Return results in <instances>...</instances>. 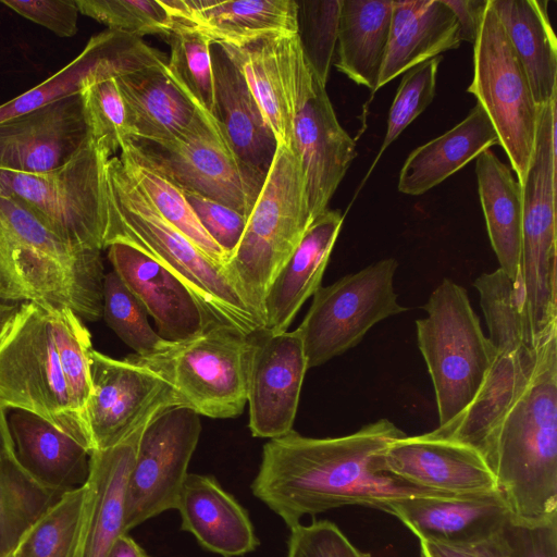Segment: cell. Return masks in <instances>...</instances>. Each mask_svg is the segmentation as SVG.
<instances>
[{
  "label": "cell",
  "mask_w": 557,
  "mask_h": 557,
  "mask_svg": "<svg viewBox=\"0 0 557 557\" xmlns=\"http://www.w3.org/2000/svg\"><path fill=\"white\" fill-rule=\"evenodd\" d=\"M405 433L388 419L337 437H307L296 431L271 438L250 487L255 497L290 529L302 517L359 505L389 512L411 496H451L416 486L383 470L387 445Z\"/></svg>",
  "instance_id": "6da1fadb"
},
{
  "label": "cell",
  "mask_w": 557,
  "mask_h": 557,
  "mask_svg": "<svg viewBox=\"0 0 557 557\" xmlns=\"http://www.w3.org/2000/svg\"><path fill=\"white\" fill-rule=\"evenodd\" d=\"M481 453L513 519L557 520V331L541 341L535 363Z\"/></svg>",
  "instance_id": "7a4b0ae2"
},
{
  "label": "cell",
  "mask_w": 557,
  "mask_h": 557,
  "mask_svg": "<svg viewBox=\"0 0 557 557\" xmlns=\"http://www.w3.org/2000/svg\"><path fill=\"white\" fill-rule=\"evenodd\" d=\"M103 246L127 244L176 275L209 317L245 336L263 332V322L248 305L227 270L201 252L151 205L119 157L104 169Z\"/></svg>",
  "instance_id": "3957f363"
},
{
  "label": "cell",
  "mask_w": 557,
  "mask_h": 557,
  "mask_svg": "<svg viewBox=\"0 0 557 557\" xmlns=\"http://www.w3.org/2000/svg\"><path fill=\"white\" fill-rule=\"evenodd\" d=\"M101 250L74 247L0 188V282L4 294L67 307L84 322L102 317Z\"/></svg>",
  "instance_id": "277c9868"
},
{
  "label": "cell",
  "mask_w": 557,
  "mask_h": 557,
  "mask_svg": "<svg viewBox=\"0 0 557 557\" xmlns=\"http://www.w3.org/2000/svg\"><path fill=\"white\" fill-rule=\"evenodd\" d=\"M311 223L300 162L290 148L278 144L243 236L225 265L262 322L265 294Z\"/></svg>",
  "instance_id": "5b68a950"
},
{
  "label": "cell",
  "mask_w": 557,
  "mask_h": 557,
  "mask_svg": "<svg viewBox=\"0 0 557 557\" xmlns=\"http://www.w3.org/2000/svg\"><path fill=\"white\" fill-rule=\"evenodd\" d=\"M416 321L418 347L434 388L438 426H444L475 400L495 357L465 287L445 277Z\"/></svg>",
  "instance_id": "8992f818"
},
{
  "label": "cell",
  "mask_w": 557,
  "mask_h": 557,
  "mask_svg": "<svg viewBox=\"0 0 557 557\" xmlns=\"http://www.w3.org/2000/svg\"><path fill=\"white\" fill-rule=\"evenodd\" d=\"M0 408L24 410L48 421L92 451L61 367L46 306L24 301L0 336Z\"/></svg>",
  "instance_id": "52a82bcc"
},
{
  "label": "cell",
  "mask_w": 557,
  "mask_h": 557,
  "mask_svg": "<svg viewBox=\"0 0 557 557\" xmlns=\"http://www.w3.org/2000/svg\"><path fill=\"white\" fill-rule=\"evenodd\" d=\"M255 335L212 323L202 333L153 354L126 358L169 383L182 405L215 419L235 418L247 404Z\"/></svg>",
  "instance_id": "ba28073f"
},
{
  "label": "cell",
  "mask_w": 557,
  "mask_h": 557,
  "mask_svg": "<svg viewBox=\"0 0 557 557\" xmlns=\"http://www.w3.org/2000/svg\"><path fill=\"white\" fill-rule=\"evenodd\" d=\"M556 100L539 108L522 188L521 304L535 342L557 330Z\"/></svg>",
  "instance_id": "9c48e42d"
},
{
  "label": "cell",
  "mask_w": 557,
  "mask_h": 557,
  "mask_svg": "<svg viewBox=\"0 0 557 557\" xmlns=\"http://www.w3.org/2000/svg\"><path fill=\"white\" fill-rule=\"evenodd\" d=\"M110 156L88 136L62 165L44 173L0 169V188L67 244L104 249V169Z\"/></svg>",
  "instance_id": "30bf717a"
},
{
  "label": "cell",
  "mask_w": 557,
  "mask_h": 557,
  "mask_svg": "<svg viewBox=\"0 0 557 557\" xmlns=\"http://www.w3.org/2000/svg\"><path fill=\"white\" fill-rule=\"evenodd\" d=\"M467 91L475 96L487 113L522 185L534 153L539 107L490 0L473 42V78Z\"/></svg>",
  "instance_id": "8fae6325"
},
{
  "label": "cell",
  "mask_w": 557,
  "mask_h": 557,
  "mask_svg": "<svg viewBox=\"0 0 557 557\" xmlns=\"http://www.w3.org/2000/svg\"><path fill=\"white\" fill-rule=\"evenodd\" d=\"M397 268L396 259L385 258L314 293L297 327L308 369L343 355L376 323L408 310L394 289Z\"/></svg>",
  "instance_id": "7c38bea8"
},
{
  "label": "cell",
  "mask_w": 557,
  "mask_h": 557,
  "mask_svg": "<svg viewBox=\"0 0 557 557\" xmlns=\"http://www.w3.org/2000/svg\"><path fill=\"white\" fill-rule=\"evenodd\" d=\"M122 147L181 189L216 200L247 219L264 181L236 157L210 114L181 138L129 139Z\"/></svg>",
  "instance_id": "4fadbf2b"
},
{
  "label": "cell",
  "mask_w": 557,
  "mask_h": 557,
  "mask_svg": "<svg viewBox=\"0 0 557 557\" xmlns=\"http://www.w3.org/2000/svg\"><path fill=\"white\" fill-rule=\"evenodd\" d=\"M201 432L199 414L169 407L147 424L128 478L124 532L175 509Z\"/></svg>",
  "instance_id": "5bb4252c"
},
{
  "label": "cell",
  "mask_w": 557,
  "mask_h": 557,
  "mask_svg": "<svg viewBox=\"0 0 557 557\" xmlns=\"http://www.w3.org/2000/svg\"><path fill=\"white\" fill-rule=\"evenodd\" d=\"M92 395L88 426L92 451L110 448L172 406H183L172 386L127 358L90 352Z\"/></svg>",
  "instance_id": "9a60e30c"
},
{
  "label": "cell",
  "mask_w": 557,
  "mask_h": 557,
  "mask_svg": "<svg viewBox=\"0 0 557 557\" xmlns=\"http://www.w3.org/2000/svg\"><path fill=\"white\" fill-rule=\"evenodd\" d=\"M297 156L312 222L327 205L356 157L355 140L341 126L325 85L311 69L297 101L289 147Z\"/></svg>",
  "instance_id": "2e32d148"
},
{
  "label": "cell",
  "mask_w": 557,
  "mask_h": 557,
  "mask_svg": "<svg viewBox=\"0 0 557 557\" xmlns=\"http://www.w3.org/2000/svg\"><path fill=\"white\" fill-rule=\"evenodd\" d=\"M220 46L242 72L277 144L289 148L299 91L312 67L298 33Z\"/></svg>",
  "instance_id": "e0dca14e"
},
{
  "label": "cell",
  "mask_w": 557,
  "mask_h": 557,
  "mask_svg": "<svg viewBox=\"0 0 557 557\" xmlns=\"http://www.w3.org/2000/svg\"><path fill=\"white\" fill-rule=\"evenodd\" d=\"M168 62L164 53L141 38L106 29L87 41L64 67L32 89L0 104V122L47 103L82 94L88 86Z\"/></svg>",
  "instance_id": "ac0fdd59"
},
{
  "label": "cell",
  "mask_w": 557,
  "mask_h": 557,
  "mask_svg": "<svg viewBox=\"0 0 557 557\" xmlns=\"http://www.w3.org/2000/svg\"><path fill=\"white\" fill-rule=\"evenodd\" d=\"M307 370L297 329L255 335L247 393L252 436L271 440L293 431Z\"/></svg>",
  "instance_id": "d6986e66"
},
{
  "label": "cell",
  "mask_w": 557,
  "mask_h": 557,
  "mask_svg": "<svg viewBox=\"0 0 557 557\" xmlns=\"http://www.w3.org/2000/svg\"><path fill=\"white\" fill-rule=\"evenodd\" d=\"M382 465L391 475L443 494L499 491L486 459L479 450L434 430L394 440L383 453Z\"/></svg>",
  "instance_id": "ffe728a7"
},
{
  "label": "cell",
  "mask_w": 557,
  "mask_h": 557,
  "mask_svg": "<svg viewBox=\"0 0 557 557\" xmlns=\"http://www.w3.org/2000/svg\"><path fill=\"white\" fill-rule=\"evenodd\" d=\"M88 138L82 95L0 122V169L44 173L67 160Z\"/></svg>",
  "instance_id": "44dd1931"
},
{
  "label": "cell",
  "mask_w": 557,
  "mask_h": 557,
  "mask_svg": "<svg viewBox=\"0 0 557 557\" xmlns=\"http://www.w3.org/2000/svg\"><path fill=\"white\" fill-rule=\"evenodd\" d=\"M388 513L398 518L419 541L456 546L495 543L510 517L500 491L405 497L394 502Z\"/></svg>",
  "instance_id": "7402d4cb"
},
{
  "label": "cell",
  "mask_w": 557,
  "mask_h": 557,
  "mask_svg": "<svg viewBox=\"0 0 557 557\" xmlns=\"http://www.w3.org/2000/svg\"><path fill=\"white\" fill-rule=\"evenodd\" d=\"M107 248L113 271L153 318L162 339L185 341L215 323L187 286L153 259L124 243Z\"/></svg>",
  "instance_id": "603a6c76"
},
{
  "label": "cell",
  "mask_w": 557,
  "mask_h": 557,
  "mask_svg": "<svg viewBox=\"0 0 557 557\" xmlns=\"http://www.w3.org/2000/svg\"><path fill=\"white\" fill-rule=\"evenodd\" d=\"M173 23L213 42L239 46L262 37L298 33L294 0H161Z\"/></svg>",
  "instance_id": "cb8c5ba5"
},
{
  "label": "cell",
  "mask_w": 557,
  "mask_h": 557,
  "mask_svg": "<svg viewBox=\"0 0 557 557\" xmlns=\"http://www.w3.org/2000/svg\"><path fill=\"white\" fill-rule=\"evenodd\" d=\"M214 112L222 135L236 157L265 178L277 140L242 72L218 42L211 46Z\"/></svg>",
  "instance_id": "d4e9b609"
},
{
  "label": "cell",
  "mask_w": 557,
  "mask_h": 557,
  "mask_svg": "<svg viewBox=\"0 0 557 557\" xmlns=\"http://www.w3.org/2000/svg\"><path fill=\"white\" fill-rule=\"evenodd\" d=\"M166 63L116 78L131 139L171 141L190 133L209 115L173 79Z\"/></svg>",
  "instance_id": "484cf974"
},
{
  "label": "cell",
  "mask_w": 557,
  "mask_h": 557,
  "mask_svg": "<svg viewBox=\"0 0 557 557\" xmlns=\"http://www.w3.org/2000/svg\"><path fill=\"white\" fill-rule=\"evenodd\" d=\"M343 220L339 211L326 209L310 224L265 294L263 333L286 332L305 301L321 287Z\"/></svg>",
  "instance_id": "4316f807"
},
{
  "label": "cell",
  "mask_w": 557,
  "mask_h": 557,
  "mask_svg": "<svg viewBox=\"0 0 557 557\" xmlns=\"http://www.w3.org/2000/svg\"><path fill=\"white\" fill-rule=\"evenodd\" d=\"M175 509L181 529L191 533L206 550L236 557L259 546L248 512L212 475L188 473Z\"/></svg>",
  "instance_id": "83f0119b"
},
{
  "label": "cell",
  "mask_w": 557,
  "mask_h": 557,
  "mask_svg": "<svg viewBox=\"0 0 557 557\" xmlns=\"http://www.w3.org/2000/svg\"><path fill=\"white\" fill-rule=\"evenodd\" d=\"M392 16L377 89L401 73L457 49L459 25L443 0H392Z\"/></svg>",
  "instance_id": "f1b7e54d"
},
{
  "label": "cell",
  "mask_w": 557,
  "mask_h": 557,
  "mask_svg": "<svg viewBox=\"0 0 557 557\" xmlns=\"http://www.w3.org/2000/svg\"><path fill=\"white\" fill-rule=\"evenodd\" d=\"M10 411L7 419L15 456L30 476L61 494L87 482L90 453L83 445L34 413Z\"/></svg>",
  "instance_id": "f546056e"
},
{
  "label": "cell",
  "mask_w": 557,
  "mask_h": 557,
  "mask_svg": "<svg viewBox=\"0 0 557 557\" xmlns=\"http://www.w3.org/2000/svg\"><path fill=\"white\" fill-rule=\"evenodd\" d=\"M150 421L143 423L119 444L90 453L87 481L91 488V499L82 557H106L116 539L125 533L128 478L140 437Z\"/></svg>",
  "instance_id": "4dcf8cb0"
},
{
  "label": "cell",
  "mask_w": 557,
  "mask_h": 557,
  "mask_svg": "<svg viewBox=\"0 0 557 557\" xmlns=\"http://www.w3.org/2000/svg\"><path fill=\"white\" fill-rule=\"evenodd\" d=\"M494 145H499L497 133L476 103L456 126L409 153L399 172L398 190L422 195Z\"/></svg>",
  "instance_id": "1f68e13d"
},
{
  "label": "cell",
  "mask_w": 557,
  "mask_h": 557,
  "mask_svg": "<svg viewBox=\"0 0 557 557\" xmlns=\"http://www.w3.org/2000/svg\"><path fill=\"white\" fill-rule=\"evenodd\" d=\"M478 190L499 268L519 287L522 251V188L491 149L476 158Z\"/></svg>",
  "instance_id": "d6a6232c"
},
{
  "label": "cell",
  "mask_w": 557,
  "mask_h": 557,
  "mask_svg": "<svg viewBox=\"0 0 557 557\" xmlns=\"http://www.w3.org/2000/svg\"><path fill=\"white\" fill-rule=\"evenodd\" d=\"M527 74L535 104L557 95V41L547 2L490 0Z\"/></svg>",
  "instance_id": "836d02e7"
},
{
  "label": "cell",
  "mask_w": 557,
  "mask_h": 557,
  "mask_svg": "<svg viewBox=\"0 0 557 557\" xmlns=\"http://www.w3.org/2000/svg\"><path fill=\"white\" fill-rule=\"evenodd\" d=\"M392 1L342 0L335 67L358 85L377 90L384 62Z\"/></svg>",
  "instance_id": "e575fe53"
},
{
  "label": "cell",
  "mask_w": 557,
  "mask_h": 557,
  "mask_svg": "<svg viewBox=\"0 0 557 557\" xmlns=\"http://www.w3.org/2000/svg\"><path fill=\"white\" fill-rule=\"evenodd\" d=\"M90 499L88 481L64 492L23 534L13 557H82Z\"/></svg>",
  "instance_id": "d590c367"
},
{
  "label": "cell",
  "mask_w": 557,
  "mask_h": 557,
  "mask_svg": "<svg viewBox=\"0 0 557 557\" xmlns=\"http://www.w3.org/2000/svg\"><path fill=\"white\" fill-rule=\"evenodd\" d=\"M119 158L127 174L154 209L209 259L225 268L230 260L228 256L202 227L184 191L162 174L134 158L125 147L121 148Z\"/></svg>",
  "instance_id": "8d00e7d4"
},
{
  "label": "cell",
  "mask_w": 557,
  "mask_h": 557,
  "mask_svg": "<svg viewBox=\"0 0 557 557\" xmlns=\"http://www.w3.org/2000/svg\"><path fill=\"white\" fill-rule=\"evenodd\" d=\"M62 494L38 483L18 461L0 462V557L13 553L27 529Z\"/></svg>",
  "instance_id": "74e56055"
},
{
  "label": "cell",
  "mask_w": 557,
  "mask_h": 557,
  "mask_svg": "<svg viewBox=\"0 0 557 557\" xmlns=\"http://www.w3.org/2000/svg\"><path fill=\"white\" fill-rule=\"evenodd\" d=\"M46 308L74 408L89 430L88 407L92 395L90 352L94 349L90 332L70 308Z\"/></svg>",
  "instance_id": "f35d334b"
},
{
  "label": "cell",
  "mask_w": 557,
  "mask_h": 557,
  "mask_svg": "<svg viewBox=\"0 0 557 557\" xmlns=\"http://www.w3.org/2000/svg\"><path fill=\"white\" fill-rule=\"evenodd\" d=\"M164 38L171 48L168 72L200 109L213 116V41L205 34L176 23Z\"/></svg>",
  "instance_id": "ab89813d"
},
{
  "label": "cell",
  "mask_w": 557,
  "mask_h": 557,
  "mask_svg": "<svg viewBox=\"0 0 557 557\" xmlns=\"http://www.w3.org/2000/svg\"><path fill=\"white\" fill-rule=\"evenodd\" d=\"M147 315L143 304L114 271L104 275L102 317L138 356L153 354L168 344L152 330Z\"/></svg>",
  "instance_id": "60d3db41"
},
{
  "label": "cell",
  "mask_w": 557,
  "mask_h": 557,
  "mask_svg": "<svg viewBox=\"0 0 557 557\" xmlns=\"http://www.w3.org/2000/svg\"><path fill=\"white\" fill-rule=\"evenodd\" d=\"M81 95L88 136L112 157L131 139L126 108L116 78L95 83Z\"/></svg>",
  "instance_id": "b9f144b4"
},
{
  "label": "cell",
  "mask_w": 557,
  "mask_h": 557,
  "mask_svg": "<svg viewBox=\"0 0 557 557\" xmlns=\"http://www.w3.org/2000/svg\"><path fill=\"white\" fill-rule=\"evenodd\" d=\"M79 13L108 26V29L141 38L165 37L173 27L161 0H76Z\"/></svg>",
  "instance_id": "7bdbcfd3"
},
{
  "label": "cell",
  "mask_w": 557,
  "mask_h": 557,
  "mask_svg": "<svg viewBox=\"0 0 557 557\" xmlns=\"http://www.w3.org/2000/svg\"><path fill=\"white\" fill-rule=\"evenodd\" d=\"M442 60L443 57L437 55L405 72L389 108L386 134L373 166L387 147L433 101Z\"/></svg>",
  "instance_id": "ee69618b"
},
{
  "label": "cell",
  "mask_w": 557,
  "mask_h": 557,
  "mask_svg": "<svg viewBox=\"0 0 557 557\" xmlns=\"http://www.w3.org/2000/svg\"><path fill=\"white\" fill-rule=\"evenodd\" d=\"M297 3L298 35L304 52L320 81L326 85L337 41L342 0Z\"/></svg>",
  "instance_id": "f6af8a7d"
},
{
  "label": "cell",
  "mask_w": 557,
  "mask_h": 557,
  "mask_svg": "<svg viewBox=\"0 0 557 557\" xmlns=\"http://www.w3.org/2000/svg\"><path fill=\"white\" fill-rule=\"evenodd\" d=\"M289 530L286 557H371L329 520H315L308 525L299 523Z\"/></svg>",
  "instance_id": "bcb514c9"
},
{
  "label": "cell",
  "mask_w": 557,
  "mask_h": 557,
  "mask_svg": "<svg viewBox=\"0 0 557 557\" xmlns=\"http://www.w3.org/2000/svg\"><path fill=\"white\" fill-rule=\"evenodd\" d=\"M496 557H557V520L524 523L510 515L497 541Z\"/></svg>",
  "instance_id": "7dc6e473"
},
{
  "label": "cell",
  "mask_w": 557,
  "mask_h": 557,
  "mask_svg": "<svg viewBox=\"0 0 557 557\" xmlns=\"http://www.w3.org/2000/svg\"><path fill=\"white\" fill-rule=\"evenodd\" d=\"M183 191L202 227L231 259L245 231L247 218L198 193Z\"/></svg>",
  "instance_id": "c3c4849f"
},
{
  "label": "cell",
  "mask_w": 557,
  "mask_h": 557,
  "mask_svg": "<svg viewBox=\"0 0 557 557\" xmlns=\"http://www.w3.org/2000/svg\"><path fill=\"white\" fill-rule=\"evenodd\" d=\"M0 3L59 37L67 38L77 33L76 0H0Z\"/></svg>",
  "instance_id": "681fc988"
},
{
  "label": "cell",
  "mask_w": 557,
  "mask_h": 557,
  "mask_svg": "<svg viewBox=\"0 0 557 557\" xmlns=\"http://www.w3.org/2000/svg\"><path fill=\"white\" fill-rule=\"evenodd\" d=\"M443 1L457 18L461 41H469L473 45L488 0Z\"/></svg>",
  "instance_id": "f907efd6"
},
{
  "label": "cell",
  "mask_w": 557,
  "mask_h": 557,
  "mask_svg": "<svg viewBox=\"0 0 557 557\" xmlns=\"http://www.w3.org/2000/svg\"><path fill=\"white\" fill-rule=\"evenodd\" d=\"M421 557H496L495 543L478 546H456L419 541Z\"/></svg>",
  "instance_id": "816d5d0a"
},
{
  "label": "cell",
  "mask_w": 557,
  "mask_h": 557,
  "mask_svg": "<svg viewBox=\"0 0 557 557\" xmlns=\"http://www.w3.org/2000/svg\"><path fill=\"white\" fill-rule=\"evenodd\" d=\"M106 557H150L127 533L120 535Z\"/></svg>",
  "instance_id": "f5cc1de1"
},
{
  "label": "cell",
  "mask_w": 557,
  "mask_h": 557,
  "mask_svg": "<svg viewBox=\"0 0 557 557\" xmlns=\"http://www.w3.org/2000/svg\"><path fill=\"white\" fill-rule=\"evenodd\" d=\"M7 412L0 408V462L18 461L8 425Z\"/></svg>",
  "instance_id": "db71d44e"
},
{
  "label": "cell",
  "mask_w": 557,
  "mask_h": 557,
  "mask_svg": "<svg viewBox=\"0 0 557 557\" xmlns=\"http://www.w3.org/2000/svg\"><path fill=\"white\" fill-rule=\"evenodd\" d=\"M24 301L0 293V336Z\"/></svg>",
  "instance_id": "11a10c76"
},
{
  "label": "cell",
  "mask_w": 557,
  "mask_h": 557,
  "mask_svg": "<svg viewBox=\"0 0 557 557\" xmlns=\"http://www.w3.org/2000/svg\"><path fill=\"white\" fill-rule=\"evenodd\" d=\"M0 293H3V294H4V292L2 290V287H1V282H0ZM5 295H7V294H5Z\"/></svg>",
  "instance_id": "9f6ffc18"
},
{
  "label": "cell",
  "mask_w": 557,
  "mask_h": 557,
  "mask_svg": "<svg viewBox=\"0 0 557 557\" xmlns=\"http://www.w3.org/2000/svg\"><path fill=\"white\" fill-rule=\"evenodd\" d=\"M4 557H13V555H12V553H11V554H9V555H7V556H4Z\"/></svg>",
  "instance_id": "6f0895ef"
}]
</instances>
